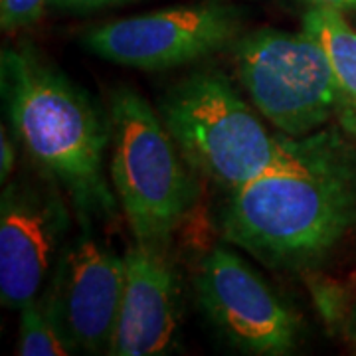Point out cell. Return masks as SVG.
I'll return each mask as SVG.
<instances>
[{
  "mask_svg": "<svg viewBox=\"0 0 356 356\" xmlns=\"http://www.w3.org/2000/svg\"><path fill=\"white\" fill-rule=\"evenodd\" d=\"M196 291L204 313L242 353L281 356L297 348L299 317L240 255L214 248L202 259Z\"/></svg>",
  "mask_w": 356,
  "mask_h": 356,
  "instance_id": "52a82bcc",
  "label": "cell"
},
{
  "mask_svg": "<svg viewBox=\"0 0 356 356\" xmlns=\"http://www.w3.org/2000/svg\"><path fill=\"white\" fill-rule=\"evenodd\" d=\"M2 95L26 153L70 192L83 216L113 214L115 198L103 177L111 140L86 91L28 46L2 51Z\"/></svg>",
  "mask_w": 356,
  "mask_h": 356,
  "instance_id": "7a4b0ae2",
  "label": "cell"
},
{
  "mask_svg": "<svg viewBox=\"0 0 356 356\" xmlns=\"http://www.w3.org/2000/svg\"><path fill=\"white\" fill-rule=\"evenodd\" d=\"M125 287V257L79 236L58 264L54 311L72 346L91 355L109 353Z\"/></svg>",
  "mask_w": 356,
  "mask_h": 356,
  "instance_id": "9c48e42d",
  "label": "cell"
},
{
  "mask_svg": "<svg viewBox=\"0 0 356 356\" xmlns=\"http://www.w3.org/2000/svg\"><path fill=\"white\" fill-rule=\"evenodd\" d=\"M131 0H50V6L62 8V10H76V13H88V10H99L109 6H119Z\"/></svg>",
  "mask_w": 356,
  "mask_h": 356,
  "instance_id": "5bb4252c",
  "label": "cell"
},
{
  "mask_svg": "<svg viewBox=\"0 0 356 356\" xmlns=\"http://www.w3.org/2000/svg\"><path fill=\"white\" fill-rule=\"evenodd\" d=\"M348 337H350V341L356 348V301L353 305V311H350V317H348Z\"/></svg>",
  "mask_w": 356,
  "mask_h": 356,
  "instance_id": "e0dca14e",
  "label": "cell"
},
{
  "mask_svg": "<svg viewBox=\"0 0 356 356\" xmlns=\"http://www.w3.org/2000/svg\"><path fill=\"white\" fill-rule=\"evenodd\" d=\"M255 111L226 74L202 70L168 89L159 115L186 163L232 194L301 151L303 137L271 135Z\"/></svg>",
  "mask_w": 356,
  "mask_h": 356,
  "instance_id": "3957f363",
  "label": "cell"
},
{
  "mask_svg": "<svg viewBox=\"0 0 356 356\" xmlns=\"http://www.w3.org/2000/svg\"><path fill=\"white\" fill-rule=\"evenodd\" d=\"M58 192L14 180L0 198V301L20 311L42 291L67 229Z\"/></svg>",
  "mask_w": 356,
  "mask_h": 356,
  "instance_id": "ba28073f",
  "label": "cell"
},
{
  "mask_svg": "<svg viewBox=\"0 0 356 356\" xmlns=\"http://www.w3.org/2000/svg\"><path fill=\"white\" fill-rule=\"evenodd\" d=\"M303 30L323 44L331 58L337 81V121L356 140V28L341 10L331 6H309Z\"/></svg>",
  "mask_w": 356,
  "mask_h": 356,
  "instance_id": "8fae6325",
  "label": "cell"
},
{
  "mask_svg": "<svg viewBox=\"0 0 356 356\" xmlns=\"http://www.w3.org/2000/svg\"><path fill=\"white\" fill-rule=\"evenodd\" d=\"M125 287L107 355H165L178 329V287L163 248L135 242L125 252Z\"/></svg>",
  "mask_w": 356,
  "mask_h": 356,
  "instance_id": "30bf717a",
  "label": "cell"
},
{
  "mask_svg": "<svg viewBox=\"0 0 356 356\" xmlns=\"http://www.w3.org/2000/svg\"><path fill=\"white\" fill-rule=\"evenodd\" d=\"M14 163H16V151L10 137L6 135V127L0 131V180L2 184L13 177Z\"/></svg>",
  "mask_w": 356,
  "mask_h": 356,
  "instance_id": "9a60e30c",
  "label": "cell"
},
{
  "mask_svg": "<svg viewBox=\"0 0 356 356\" xmlns=\"http://www.w3.org/2000/svg\"><path fill=\"white\" fill-rule=\"evenodd\" d=\"M309 6H331L341 13H356V0H305Z\"/></svg>",
  "mask_w": 356,
  "mask_h": 356,
  "instance_id": "2e32d148",
  "label": "cell"
},
{
  "mask_svg": "<svg viewBox=\"0 0 356 356\" xmlns=\"http://www.w3.org/2000/svg\"><path fill=\"white\" fill-rule=\"evenodd\" d=\"M16 353L22 356H64L72 353V343L48 295L42 299L36 297L20 309Z\"/></svg>",
  "mask_w": 356,
  "mask_h": 356,
  "instance_id": "7c38bea8",
  "label": "cell"
},
{
  "mask_svg": "<svg viewBox=\"0 0 356 356\" xmlns=\"http://www.w3.org/2000/svg\"><path fill=\"white\" fill-rule=\"evenodd\" d=\"M236 72L257 113L287 137L337 119V81L323 44L305 30H255L234 42Z\"/></svg>",
  "mask_w": 356,
  "mask_h": 356,
  "instance_id": "5b68a950",
  "label": "cell"
},
{
  "mask_svg": "<svg viewBox=\"0 0 356 356\" xmlns=\"http://www.w3.org/2000/svg\"><path fill=\"white\" fill-rule=\"evenodd\" d=\"M356 229V147L337 131L303 137L291 163L232 192L224 240L269 267L311 269Z\"/></svg>",
  "mask_w": 356,
  "mask_h": 356,
  "instance_id": "6da1fadb",
  "label": "cell"
},
{
  "mask_svg": "<svg viewBox=\"0 0 356 356\" xmlns=\"http://www.w3.org/2000/svg\"><path fill=\"white\" fill-rule=\"evenodd\" d=\"M50 6V0H0V26L4 32L34 24Z\"/></svg>",
  "mask_w": 356,
  "mask_h": 356,
  "instance_id": "4fadbf2b",
  "label": "cell"
},
{
  "mask_svg": "<svg viewBox=\"0 0 356 356\" xmlns=\"http://www.w3.org/2000/svg\"><path fill=\"white\" fill-rule=\"evenodd\" d=\"M242 16L222 0H204L111 20L86 32L83 46L97 58L145 72L172 70L234 46Z\"/></svg>",
  "mask_w": 356,
  "mask_h": 356,
  "instance_id": "8992f818",
  "label": "cell"
},
{
  "mask_svg": "<svg viewBox=\"0 0 356 356\" xmlns=\"http://www.w3.org/2000/svg\"><path fill=\"white\" fill-rule=\"evenodd\" d=\"M111 180L135 242L166 250L194 200L184 154L135 89L111 97Z\"/></svg>",
  "mask_w": 356,
  "mask_h": 356,
  "instance_id": "277c9868",
  "label": "cell"
}]
</instances>
